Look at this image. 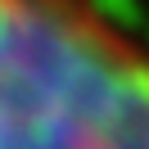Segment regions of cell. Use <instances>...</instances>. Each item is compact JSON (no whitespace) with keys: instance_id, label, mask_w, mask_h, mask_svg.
<instances>
[{"instance_id":"obj_1","label":"cell","mask_w":149,"mask_h":149,"mask_svg":"<svg viewBox=\"0 0 149 149\" xmlns=\"http://www.w3.org/2000/svg\"><path fill=\"white\" fill-rule=\"evenodd\" d=\"M0 149H149V41L100 0H0Z\"/></svg>"}]
</instances>
